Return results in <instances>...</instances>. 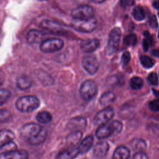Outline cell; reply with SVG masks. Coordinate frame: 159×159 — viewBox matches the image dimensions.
<instances>
[{"label":"cell","mask_w":159,"mask_h":159,"mask_svg":"<svg viewBox=\"0 0 159 159\" xmlns=\"http://www.w3.org/2000/svg\"><path fill=\"white\" fill-rule=\"evenodd\" d=\"M152 54L157 57L159 58V50L158 49H155L152 51Z\"/></svg>","instance_id":"obj_39"},{"label":"cell","mask_w":159,"mask_h":159,"mask_svg":"<svg viewBox=\"0 0 159 159\" xmlns=\"http://www.w3.org/2000/svg\"><path fill=\"white\" fill-rule=\"evenodd\" d=\"M64 45L63 41L58 38H51L44 40L40 45V49L43 53H53L60 50Z\"/></svg>","instance_id":"obj_5"},{"label":"cell","mask_w":159,"mask_h":159,"mask_svg":"<svg viewBox=\"0 0 159 159\" xmlns=\"http://www.w3.org/2000/svg\"><path fill=\"white\" fill-rule=\"evenodd\" d=\"M130 60V54L128 51L124 52L121 57V62L123 65H126Z\"/></svg>","instance_id":"obj_33"},{"label":"cell","mask_w":159,"mask_h":159,"mask_svg":"<svg viewBox=\"0 0 159 159\" xmlns=\"http://www.w3.org/2000/svg\"><path fill=\"white\" fill-rule=\"evenodd\" d=\"M120 6L122 7H126L132 4V0H120Z\"/></svg>","instance_id":"obj_37"},{"label":"cell","mask_w":159,"mask_h":159,"mask_svg":"<svg viewBox=\"0 0 159 159\" xmlns=\"http://www.w3.org/2000/svg\"><path fill=\"white\" fill-rule=\"evenodd\" d=\"M15 138L14 132L8 129L0 130V148L13 142Z\"/></svg>","instance_id":"obj_15"},{"label":"cell","mask_w":159,"mask_h":159,"mask_svg":"<svg viewBox=\"0 0 159 159\" xmlns=\"http://www.w3.org/2000/svg\"><path fill=\"white\" fill-rule=\"evenodd\" d=\"M40 106L39 98L35 96H24L18 98L16 102L17 110L22 112H31Z\"/></svg>","instance_id":"obj_2"},{"label":"cell","mask_w":159,"mask_h":159,"mask_svg":"<svg viewBox=\"0 0 159 159\" xmlns=\"http://www.w3.org/2000/svg\"><path fill=\"white\" fill-rule=\"evenodd\" d=\"M97 90L96 83L93 80H88L84 81L81 85L80 94L83 99L90 100L96 96Z\"/></svg>","instance_id":"obj_6"},{"label":"cell","mask_w":159,"mask_h":159,"mask_svg":"<svg viewBox=\"0 0 159 159\" xmlns=\"http://www.w3.org/2000/svg\"><path fill=\"white\" fill-rule=\"evenodd\" d=\"M149 24L150 25L151 27L155 29L156 27H157L158 26V23H157V20L156 19V17L154 15H152L149 18Z\"/></svg>","instance_id":"obj_36"},{"label":"cell","mask_w":159,"mask_h":159,"mask_svg":"<svg viewBox=\"0 0 159 159\" xmlns=\"http://www.w3.org/2000/svg\"><path fill=\"white\" fill-rule=\"evenodd\" d=\"M82 132L80 130H75L72 131L71 134H70L66 138V142L70 145V147H76L78 145L80 142L81 141L82 138Z\"/></svg>","instance_id":"obj_18"},{"label":"cell","mask_w":159,"mask_h":159,"mask_svg":"<svg viewBox=\"0 0 159 159\" xmlns=\"http://www.w3.org/2000/svg\"><path fill=\"white\" fill-rule=\"evenodd\" d=\"M94 9L89 5H81L72 10L71 15L73 19H86L93 17Z\"/></svg>","instance_id":"obj_7"},{"label":"cell","mask_w":159,"mask_h":159,"mask_svg":"<svg viewBox=\"0 0 159 159\" xmlns=\"http://www.w3.org/2000/svg\"><path fill=\"white\" fill-rule=\"evenodd\" d=\"M143 85V80L138 76H134L130 79V86L133 89L137 90L142 88Z\"/></svg>","instance_id":"obj_27"},{"label":"cell","mask_w":159,"mask_h":159,"mask_svg":"<svg viewBox=\"0 0 159 159\" xmlns=\"http://www.w3.org/2000/svg\"><path fill=\"white\" fill-rule=\"evenodd\" d=\"M116 99L114 93L111 91H107L103 93L99 98V102L102 105H107L112 102Z\"/></svg>","instance_id":"obj_23"},{"label":"cell","mask_w":159,"mask_h":159,"mask_svg":"<svg viewBox=\"0 0 159 159\" xmlns=\"http://www.w3.org/2000/svg\"><path fill=\"white\" fill-rule=\"evenodd\" d=\"M32 84L31 78L26 75L19 76L16 80V86L20 90H26L30 88Z\"/></svg>","instance_id":"obj_21"},{"label":"cell","mask_w":159,"mask_h":159,"mask_svg":"<svg viewBox=\"0 0 159 159\" xmlns=\"http://www.w3.org/2000/svg\"><path fill=\"white\" fill-rule=\"evenodd\" d=\"M132 15L134 19L139 21L143 20L145 16V11L140 6H137L133 9Z\"/></svg>","instance_id":"obj_25"},{"label":"cell","mask_w":159,"mask_h":159,"mask_svg":"<svg viewBox=\"0 0 159 159\" xmlns=\"http://www.w3.org/2000/svg\"><path fill=\"white\" fill-rule=\"evenodd\" d=\"M153 6L155 9H159V0H155L153 2Z\"/></svg>","instance_id":"obj_40"},{"label":"cell","mask_w":159,"mask_h":159,"mask_svg":"<svg viewBox=\"0 0 159 159\" xmlns=\"http://www.w3.org/2000/svg\"><path fill=\"white\" fill-rule=\"evenodd\" d=\"M130 152L128 148L124 145L119 146L113 153L112 159H129Z\"/></svg>","instance_id":"obj_19"},{"label":"cell","mask_w":159,"mask_h":159,"mask_svg":"<svg viewBox=\"0 0 159 159\" xmlns=\"http://www.w3.org/2000/svg\"><path fill=\"white\" fill-rule=\"evenodd\" d=\"M158 39H159V30H158Z\"/></svg>","instance_id":"obj_43"},{"label":"cell","mask_w":159,"mask_h":159,"mask_svg":"<svg viewBox=\"0 0 159 159\" xmlns=\"http://www.w3.org/2000/svg\"><path fill=\"white\" fill-rule=\"evenodd\" d=\"M137 42V36L135 34H131L125 37L124 39V43L126 45H135Z\"/></svg>","instance_id":"obj_29"},{"label":"cell","mask_w":159,"mask_h":159,"mask_svg":"<svg viewBox=\"0 0 159 159\" xmlns=\"http://www.w3.org/2000/svg\"><path fill=\"white\" fill-rule=\"evenodd\" d=\"M36 119L41 124H47L52 120V116L48 111H41L37 114Z\"/></svg>","instance_id":"obj_24"},{"label":"cell","mask_w":159,"mask_h":159,"mask_svg":"<svg viewBox=\"0 0 159 159\" xmlns=\"http://www.w3.org/2000/svg\"><path fill=\"white\" fill-rule=\"evenodd\" d=\"M132 159H148V158L143 152H137L132 156Z\"/></svg>","instance_id":"obj_35"},{"label":"cell","mask_w":159,"mask_h":159,"mask_svg":"<svg viewBox=\"0 0 159 159\" xmlns=\"http://www.w3.org/2000/svg\"><path fill=\"white\" fill-rule=\"evenodd\" d=\"M114 110L111 107H106L99 111L94 118V122L96 125H103L109 122L114 116Z\"/></svg>","instance_id":"obj_9"},{"label":"cell","mask_w":159,"mask_h":159,"mask_svg":"<svg viewBox=\"0 0 159 159\" xmlns=\"http://www.w3.org/2000/svg\"><path fill=\"white\" fill-rule=\"evenodd\" d=\"M109 149V145L106 142H101L96 145L93 149L94 157L98 159L104 158Z\"/></svg>","instance_id":"obj_13"},{"label":"cell","mask_w":159,"mask_h":159,"mask_svg":"<svg viewBox=\"0 0 159 159\" xmlns=\"http://www.w3.org/2000/svg\"><path fill=\"white\" fill-rule=\"evenodd\" d=\"M11 92L7 89H0V106L6 103L11 97Z\"/></svg>","instance_id":"obj_28"},{"label":"cell","mask_w":159,"mask_h":159,"mask_svg":"<svg viewBox=\"0 0 159 159\" xmlns=\"http://www.w3.org/2000/svg\"><path fill=\"white\" fill-rule=\"evenodd\" d=\"M87 125V121L85 118L83 117H75L70 120V121L67 124V128L70 130H80L84 129Z\"/></svg>","instance_id":"obj_11"},{"label":"cell","mask_w":159,"mask_h":159,"mask_svg":"<svg viewBox=\"0 0 159 159\" xmlns=\"http://www.w3.org/2000/svg\"><path fill=\"white\" fill-rule=\"evenodd\" d=\"M29 153L25 150L4 151L0 153V159H28Z\"/></svg>","instance_id":"obj_10"},{"label":"cell","mask_w":159,"mask_h":159,"mask_svg":"<svg viewBox=\"0 0 159 159\" xmlns=\"http://www.w3.org/2000/svg\"><path fill=\"white\" fill-rule=\"evenodd\" d=\"M81 64L84 69L90 75L95 74L99 66L97 58L92 55L84 57L82 59Z\"/></svg>","instance_id":"obj_8"},{"label":"cell","mask_w":159,"mask_h":159,"mask_svg":"<svg viewBox=\"0 0 159 159\" xmlns=\"http://www.w3.org/2000/svg\"><path fill=\"white\" fill-rule=\"evenodd\" d=\"M79 154L78 147H70L60 152L57 156V159H73Z\"/></svg>","instance_id":"obj_17"},{"label":"cell","mask_w":159,"mask_h":159,"mask_svg":"<svg viewBox=\"0 0 159 159\" xmlns=\"http://www.w3.org/2000/svg\"><path fill=\"white\" fill-rule=\"evenodd\" d=\"M130 146L134 151L137 152H143L147 145L143 140L140 139H135L132 141Z\"/></svg>","instance_id":"obj_22"},{"label":"cell","mask_w":159,"mask_h":159,"mask_svg":"<svg viewBox=\"0 0 159 159\" xmlns=\"http://www.w3.org/2000/svg\"><path fill=\"white\" fill-rule=\"evenodd\" d=\"M158 16H159V13H158Z\"/></svg>","instance_id":"obj_44"},{"label":"cell","mask_w":159,"mask_h":159,"mask_svg":"<svg viewBox=\"0 0 159 159\" xmlns=\"http://www.w3.org/2000/svg\"><path fill=\"white\" fill-rule=\"evenodd\" d=\"M112 131L113 134H117L120 133L122 129V124L119 120H113L109 123Z\"/></svg>","instance_id":"obj_30"},{"label":"cell","mask_w":159,"mask_h":159,"mask_svg":"<svg viewBox=\"0 0 159 159\" xmlns=\"http://www.w3.org/2000/svg\"><path fill=\"white\" fill-rule=\"evenodd\" d=\"M142 66L146 68H150L155 65V60L146 55H142L140 58Z\"/></svg>","instance_id":"obj_26"},{"label":"cell","mask_w":159,"mask_h":159,"mask_svg":"<svg viewBox=\"0 0 159 159\" xmlns=\"http://www.w3.org/2000/svg\"><path fill=\"white\" fill-rule=\"evenodd\" d=\"M147 80L148 81V82L154 86H156L158 84V76L157 75V73H155V72H152L151 73H150L148 75L147 77Z\"/></svg>","instance_id":"obj_32"},{"label":"cell","mask_w":159,"mask_h":159,"mask_svg":"<svg viewBox=\"0 0 159 159\" xmlns=\"http://www.w3.org/2000/svg\"><path fill=\"white\" fill-rule=\"evenodd\" d=\"M2 83H3V81H2V80L0 78V86L2 84Z\"/></svg>","instance_id":"obj_42"},{"label":"cell","mask_w":159,"mask_h":159,"mask_svg":"<svg viewBox=\"0 0 159 159\" xmlns=\"http://www.w3.org/2000/svg\"><path fill=\"white\" fill-rule=\"evenodd\" d=\"M44 128L35 123H29L24 125L20 129L21 138L30 145H34L40 139Z\"/></svg>","instance_id":"obj_1"},{"label":"cell","mask_w":159,"mask_h":159,"mask_svg":"<svg viewBox=\"0 0 159 159\" xmlns=\"http://www.w3.org/2000/svg\"><path fill=\"white\" fill-rule=\"evenodd\" d=\"M149 42H148V40L145 39L143 40V42H142V46H143V48L144 49V50L147 51L148 48V46H149Z\"/></svg>","instance_id":"obj_38"},{"label":"cell","mask_w":159,"mask_h":159,"mask_svg":"<svg viewBox=\"0 0 159 159\" xmlns=\"http://www.w3.org/2000/svg\"><path fill=\"white\" fill-rule=\"evenodd\" d=\"M93 143V137L92 135H88L80 142L78 145L79 153L84 154L88 152L91 148Z\"/></svg>","instance_id":"obj_20"},{"label":"cell","mask_w":159,"mask_h":159,"mask_svg":"<svg viewBox=\"0 0 159 159\" xmlns=\"http://www.w3.org/2000/svg\"><path fill=\"white\" fill-rule=\"evenodd\" d=\"M120 37L121 30L119 27H115L111 31L106 47V53L108 55L114 54L117 50L120 43Z\"/></svg>","instance_id":"obj_4"},{"label":"cell","mask_w":159,"mask_h":159,"mask_svg":"<svg viewBox=\"0 0 159 159\" xmlns=\"http://www.w3.org/2000/svg\"><path fill=\"white\" fill-rule=\"evenodd\" d=\"M99 45V40L97 39H88L83 41L80 44L81 50L86 53H91L96 50Z\"/></svg>","instance_id":"obj_14"},{"label":"cell","mask_w":159,"mask_h":159,"mask_svg":"<svg viewBox=\"0 0 159 159\" xmlns=\"http://www.w3.org/2000/svg\"><path fill=\"white\" fill-rule=\"evenodd\" d=\"M11 116V112L7 109H0V124L8 120Z\"/></svg>","instance_id":"obj_31"},{"label":"cell","mask_w":159,"mask_h":159,"mask_svg":"<svg viewBox=\"0 0 159 159\" xmlns=\"http://www.w3.org/2000/svg\"><path fill=\"white\" fill-rule=\"evenodd\" d=\"M113 134V131L110 124H106L99 127L96 132V136L99 139H104Z\"/></svg>","instance_id":"obj_16"},{"label":"cell","mask_w":159,"mask_h":159,"mask_svg":"<svg viewBox=\"0 0 159 159\" xmlns=\"http://www.w3.org/2000/svg\"><path fill=\"white\" fill-rule=\"evenodd\" d=\"M71 25L77 31L81 32H91L93 31L97 25V21L93 17L86 19H73Z\"/></svg>","instance_id":"obj_3"},{"label":"cell","mask_w":159,"mask_h":159,"mask_svg":"<svg viewBox=\"0 0 159 159\" xmlns=\"http://www.w3.org/2000/svg\"><path fill=\"white\" fill-rule=\"evenodd\" d=\"M148 106L150 109L153 111H159V99H156L149 102Z\"/></svg>","instance_id":"obj_34"},{"label":"cell","mask_w":159,"mask_h":159,"mask_svg":"<svg viewBox=\"0 0 159 159\" xmlns=\"http://www.w3.org/2000/svg\"><path fill=\"white\" fill-rule=\"evenodd\" d=\"M92 2H94V3H96V4H100V3H102L104 1H105L106 0H91Z\"/></svg>","instance_id":"obj_41"},{"label":"cell","mask_w":159,"mask_h":159,"mask_svg":"<svg viewBox=\"0 0 159 159\" xmlns=\"http://www.w3.org/2000/svg\"><path fill=\"white\" fill-rule=\"evenodd\" d=\"M45 35V32L36 29H31L27 34L26 40L29 43H41L44 40L43 38Z\"/></svg>","instance_id":"obj_12"}]
</instances>
